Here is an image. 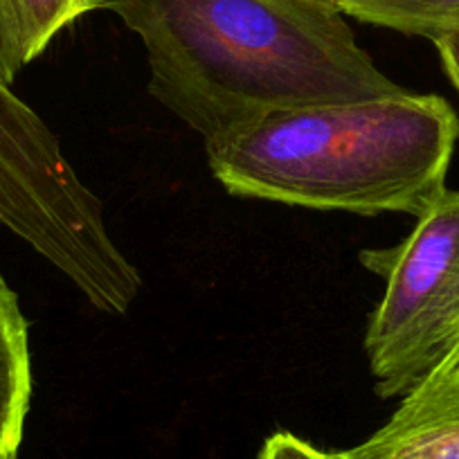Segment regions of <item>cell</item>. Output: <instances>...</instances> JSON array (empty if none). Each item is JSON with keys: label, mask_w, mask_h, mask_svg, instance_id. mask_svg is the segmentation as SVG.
<instances>
[{"label": "cell", "mask_w": 459, "mask_h": 459, "mask_svg": "<svg viewBox=\"0 0 459 459\" xmlns=\"http://www.w3.org/2000/svg\"><path fill=\"white\" fill-rule=\"evenodd\" d=\"M144 43L149 92L205 143L266 115L403 91L331 0H97Z\"/></svg>", "instance_id": "obj_1"}, {"label": "cell", "mask_w": 459, "mask_h": 459, "mask_svg": "<svg viewBox=\"0 0 459 459\" xmlns=\"http://www.w3.org/2000/svg\"><path fill=\"white\" fill-rule=\"evenodd\" d=\"M459 117L439 95L280 110L205 143L232 196L311 210L421 216L446 189Z\"/></svg>", "instance_id": "obj_2"}, {"label": "cell", "mask_w": 459, "mask_h": 459, "mask_svg": "<svg viewBox=\"0 0 459 459\" xmlns=\"http://www.w3.org/2000/svg\"><path fill=\"white\" fill-rule=\"evenodd\" d=\"M0 223L59 268L92 307L125 316L143 277L110 239L104 205L50 126L0 82Z\"/></svg>", "instance_id": "obj_3"}, {"label": "cell", "mask_w": 459, "mask_h": 459, "mask_svg": "<svg viewBox=\"0 0 459 459\" xmlns=\"http://www.w3.org/2000/svg\"><path fill=\"white\" fill-rule=\"evenodd\" d=\"M387 289L365 351L383 399L405 396L459 340V189L446 187L394 250L369 253Z\"/></svg>", "instance_id": "obj_4"}, {"label": "cell", "mask_w": 459, "mask_h": 459, "mask_svg": "<svg viewBox=\"0 0 459 459\" xmlns=\"http://www.w3.org/2000/svg\"><path fill=\"white\" fill-rule=\"evenodd\" d=\"M333 459H459V340L385 426Z\"/></svg>", "instance_id": "obj_5"}, {"label": "cell", "mask_w": 459, "mask_h": 459, "mask_svg": "<svg viewBox=\"0 0 459 459\" xmlns=\"http://www.w3.org/2000/svg\"><path fill=\"white\" fill-rule=\"evenodd\" d=\"M32 399L28 320L0 277V459H16Z\"/></svg>", "instance_id": "obj_6"}, {"label": "cell", "mask_w": 459, "mask_h": 459, "mask_svg": "<svg viewBox=\"0 0 459 459\" xmlns=\"http://www.w3.org/2000/svg\"><path fill=\"white\" fill-rule=\"evenodd\" d=\"M97 10V0H0L12 55L21 70L79 16Z\"/></svg>", "instance_id": "obj_7"}, {"label": "cell", "mask_w": 459, "mask_h": 459, "mask_svg": "<svg viewBox=\"0 0 459 459\" xmlns=\"http://www.w3.org/2000/svg\"><path fill=\"white\" fill-rule=\"evenodd\" d=\"M344 16L412 37L459 32V0H340Z\"/></svg>", "instance_id": "obj_8"}, {"label": "cell", "mask_w": 459, "mask_h": 459, "mask_svg": "<svg viewBox=\"0 0 459 459\" xmlns=\"http://www.w3.org/2000/svg\"><path fill=\"white\" fill-rule=\"evenodd\" d=\"M257 459H333V453H325L290 432H275L262 446Z\"/></svg>", "instance_id": "obj_9"}, {"label": "cell", "mask_w": 459, "mask_h": 459, "mask_svg": "<svg viewBox=\"0 0 459 459\" xmlns=\"http://www.w3.org/2000/svg\"><path fill=\"white\" fill-rule=\"evenodd\" d=\"M432 43H435L437 52H439L446 74H448L450 82L459 91V32L441 34V37L432 39Z\"/></svg>", "instance_id": "obj_10"}, {"label": "cell", "mask_w": 459, "mask_h": 459, "mask_svg": "<svg viewBox=\"0 0 459 459\" xmlns=\"http://www.w3.org/2000/svg\"><path fill=\"white\" fill-rule=\"evenodd\" d=\"M19 73H21V68L16 65L14 55H12L5 23H3V16H0V82L5 83V86H12Z\"/></svg>", "instance_id": "obj_11"}, {"label": "cell", "mask_w": 459, "mask_h": 459, "mask_svg": "<svg viewBox=\"0 0 459 459\" xmlns=\"http://www.w3.org/2000/svg\"><path fill=\"white\" fill-rule=\"evenodd\" d=\"M331 3H335V5H338V3H340V0H331Z\"/></svg>", "instance_id": "obj_12"}]
</instances>
